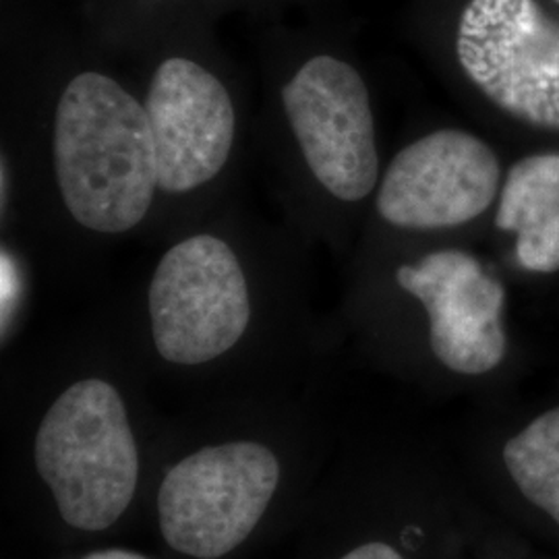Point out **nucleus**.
Wrapping results in <instances>:
<instances>
[{"label": "nucleus", "mask_w": 559, "mask_h": 559, "mask_svg": "<svg viewBox=\"0 0 559 559\" xmlns=\"http://www.w3.org/2000/svg\"><path fill=\"white\" fill-rule=\"evenodd\" d=\"M55 173L81 226L106 235L135 228L158 187L145 106L102 73L71 80L55 120Z\"/></svg>", "instance_id": "f257e3e1"}, {"label": "nucleus", "mask_w": 559, "mask_h": 559, "mask_svg": "<svg viewBox=\"0 0 559 559\" xmlns=\"http://www.w3.org/2000/svg\"><path fill=\"white\" fill-rule=\"evenodd\" d=\"M36 468L69 526L104 531L124 514L140 454L115 385L92 378L60 394L36 436Z\"/></svg>", "instance_id": "f03ea898"}, {"label": "nucleus", "mask_w": 559, "mask_h": 559, "mask_svg": "<svg viewBox=\"0 0 559 559\" xmlns=\"http://www.w3.org/2000/svg\"><path fill=\"white\" fill-rule=\"evenodd\" d=\"M278 480V459L258 441L201 448L162 480V537L185 556L224 558L253 533Z\"/></svg>", "instance_id": "7ed1b4c3"}, {"label": "nucleus", "mask_w": 559, "mask_h": 559, "mask_svg": "<svg viewBox=\"0 0 559 559\" xmlns=\"http://www.w3.org/2000/svg\"><path fill=\"white\" fill-rule=\"evenodd\" d=\"M456 55L503 112L559 131V21L537 0H471L460 15Z\"/></svg>", "instance_id": "20e7f679"}, {"label": "nucleus", "mask_w": 559, "mask_h": 559, "mask_svg": "<svg viewBox=\"0 0 559 559\" xmlns=\"http://www.w3.org/2000/svg\"><path fill=\"white\" fill-rule=\"evenodd\" d=\"M156 350L177 365H201L228 353L251 320L249 286L228 242L212 235L180 240L150 284Z\"/></svg>", "instance_id": "39448f33"}, {"label": "nucleus", "mask_w": 559, "mask_h": 559, "mask_svg": "<svg viewBox=\"0 0 559 559\" xmlns=\"http://www.w3.org/2000/svg\"><path fill=\"white\" fill-rule=\"evenodd\" d=\"M307 166L342 201L365 200L380 175L369 90L344 60H307L282 92Z\"/></svg>", "instance_id": "423d86ee"}, {"label": "nucleus", "mask_w": 559, "mask_h": 559, "mask_svg": "<svg viewBox=\"0 0 559 559\" xmlns=\"http://www.w3.org/2000/svg\"><path fill=\"white\" fill-rule=\"evenodd\" d=\"M500 179V160L485 141L441 129L396 154L376 205L381 218L399 228H454L491 207Z\"/></svg>", "instance_id": "0eeeda50"}, {"label": "nucleus", "mask_w": 559, "mask_h": 559, "mask_svg": "<svg viewBox=\"0 0 559 559\" xmlns=\"http://www.w3.org/2000/svg\"><path fill=\"white\" fill-rule=\"evenodd\" d=\"M158 187L187 193L214 179L235 143L237 115L226 87L189 59L164 60L145 98Z\"/></svg>", "instance_id": "6e6552de"}, {"label": "nucleus", "mask_w": 559, "mask_h": 559, "mask_svg": "<svg viewBox=\"0 0 559 559\" xmlns=\"http://www.w3.org/2000/svg\"><path fill=\"white\" fill-rule=\"evenodd\" d=\"M400 286L419 299L429 316V342L441 365L462 376L496 369L506 355L500 280L459 249L429 253L415 265H400Z\"/></svg>", "instance_id": "1a4fd4ad"}, {"label": "nucleus", "mask_w": 559, "mask_h": 559, "mask_svg": "<svg viewBox=\"0 0 559 559\" xmlns=\"http://www.w3.org/2000/svg\"><path fill=\"white\" fill-rule=\"evenodd\" d=\"M496 226L516 235V260L535 274L559 270V154L516 162L501 189Z\"/></svg>", "instance_id": "9d476101"}, {"label": "nucleus", "mask_w": 559, "mask_h": 559, "mask_svg": "<svg viewBox=\"0 0 559 559\" xmlns=\"http://www.w3.org/2000/svg\"><path fill=\"white\" fill-rule=\"evenodd\" d=\"M503 460L522 496L559 524V406L508 441Z\"/></svg>", "instance_id": "9b49d317"}, {"label": "nucleus", "mask_w": 559, "mask_h": 559, "mask_svg": "<svg viewBox=\"0 0 559 559\" xmlns=\"http://www.w3.org/2000/svg\"><path fill=\"white\" fill-rule=\"evenodd\" d=\"M342 559H402V556L385 543H365Z\"/></svg>", "instance_id": "f8f14e48"}, {"label": "nucleus", "mask_w": 559, "mask_h": 559, "mask_svg": "<svg viewBox=\"0 0 559 559\" xmlns=\"http://www.w3.org/2000/svg\"><path fill=\"white\" fill-rule=\"evenodd\" d=\"M83 559H147L140 556V554H133V551H127V549H104V551H96V554H90Z\"/></svg>", "instance_id": "ddd939ff"}, {"label": "nucleus", "mask_w": 559, "mask_h": 559, "mask_svg": "<svg viewBox=\"0 0 559 559\" xmlns=\"http://www.w3.org/2000/svg\"><path fill=\"white\" fill-rule=\"evenodd\" d=\"M556 2H559V0H556Z\"/></svg>", "instance_id": "4468645a"}]
</instances>
